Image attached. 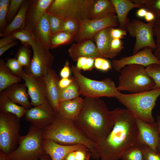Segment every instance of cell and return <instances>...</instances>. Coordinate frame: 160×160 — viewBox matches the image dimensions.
I'll return each instance as SVG.
<instances>
[{
  "label": "cell",
  "instance_id": "6da1fadb",
  "mask_svg": "<svg viewBox=\"0 0 160 160\" xmlns=\"http://www.w3.org/2000/svg\"><path fill=\"white\" fill-rule=\"evenodd\" d=\"M140 145L136 118L127 109L120 108L111 132L97 145V159L118 160L127 150Z\"/></svg>",
  "mask_w": 160,
  "mask_h": 160
},
{
  "label": "cell",
  "instance_id": "7a4b0ae2",
  "mask_svg": "<svg viewBox=\"0 0 160 160\" xmlns=\"http://www.w3.org/2000/svg\"><path fill=\"white\" fill-rule=\"evenodd\" d=\"M84 99L82 109L73 122L89 140L98 145L112 130L120 108L110 111L104 101L99 98L85 97Z\"/></svg>",
  "mask_w": 160,
  "mask_h": 160
},
{
  "label": "cell",
  "instance_id": "3957f363",
  "mask_svg": "<svg viewBox=\"0 0 160 160\" xmlns=\"http://www.w3.org/2000/svg\"><path fill=\"white\" fill-rule=\"evenodd\" d=\"M42 138L51 140L63 145H84L91 151V157L97 159V145L89 140L76 125L73 121L58 115L53 123L43 130Z\"/></svg>",
  "mask_w": 160,
  "mask_h": 160
},
{
  "label": "cell",
  "instance_id": "277c9868",
  "mask_svg": "<svg viewBox=\"0 0 160 160\" xmlns=\"http://www.w3.org/2000/svg\"><path fill=\"white\" fill-rule=\"evenodd\" d=\"M160 96V89H159L136 93H121L116 98L135 118L147 123H153L155 122L152 110Z\"/></svg>",
  "mask_w": 160,
  "mask_h": 160
},
{
  "label": "cell",
  "instance_id": "5b68a950",
  "mask_svg": "<svg viewBox=\"0 0 160 160\" xmlns=\"http://www.w3.org/2000/svg\"><path fill=\"white\" fill-rule=\"evenodd\" d=\"M120 72L117 87L120 91H125L131 94L136 93L152 90L155 86L154 81L143 65H128Z\"/></svg>",
  "mask_w": 160,
  "mask_h": 160
},
{
  "label": "cell",
  "instance_id": "8992f818",
  "mask_svg": "<svg viewBox=\"0 0 160 160\" xmlns=\"http://www.w3.org/2000/svg\"><path fill=\"white\" fill-rule=\"evenodd\" d=\"M43 130L31 125L28 133L20 136L17 148L8 154L9 159H40L45 153L42 146Z\"/></svg>",
  "mask_w": 160,
  "mask_h": 160
},
{
  "label": "cell",
  "instance_id": "52a82bcc",
  "mask_svg": "<svg viewBox=\"0 0 160 160\" xmlns=\"http://www.w3.org/2000/svg\"><path fill=\"white\" fill-rule=\"evenodd\" d=\"M71 70L80 87L81 95L85 97L116 98L121 93L118 89L114 82L110 78L101 81L94 80L84 76L75 66L72 65Z\"/></svg>",
  "mask_w": 160,
  "mask_h": 160
},
{
  "label": "cell",
  "instance_id": "ba28073f",
  "mask_svg": "<svg viewBox=\"0 0 160 160\" xmlns=\"http://www.w3.org/2000/svg\"><path fill=\"white\" fill-rule=\"evenodd\" d=\"M94 0H55L47 10L49 14L63 19L71 18L79 22L89 19Z\"/></svg>",
  "mask_w": 160,
  "mask_h": 160
},
{
  "label": "cell",
  "instance_id": "9c48e42d",
  "mask_svg": "<svg viewBox=\"0 0 160 160\" xmlns=\"http://www.w3.org/2000/svg\"><path fill=\"white\" fill-rule=\"evenodd\" d=\"M20 119L13 114L0 112V150L7 154L14 151L18 144Z\"/></svg>",
  "mask_w": 160,
  "mask_h": 160
},
{
  "label": "cell",
  "instance_id": "30bf717a",
  "mask_svg": "<svg viewBox=\"0 0 160 160\" xmlns=\"http://www.w3.org/2000/svg\"><path fill=\"white\" fill-rule=\"evenodd\" d=\"M155 21V20L145 23L135 19L130 21L127 31L130 36L136 38L133 55L138 52L141 49L146 47H149L152 49H156V45L153 34Z\"/></svg>",
  "mask_w": 160,
  "mask_h": 160
},
{
  "label": "cell",
  "instance_id": "8fae6325",
  "mask_svg": "<svg viewBox=\"0 0 160 160\" xmlns=\"http://www.w3.org/2000/svg\"><path fill=\"white\" fill-rule=\"evenodd\" d=\"M31 46L33 55L26 73H31L36 78L43 80L51 69L54 60L53 55L34 39Z\"/></svg>",
  "mask_w": 160,
  "mask_h": 160
},
{
  "label": "cell",
  "instance_id": "7c38bea8",
  "mask_svg": "<svg viewBox=\"0 0 160 160\" xmlns=\"http://www.w3.org/2000/svg\"><path fill=\"white\" fill-rule=\"evenodd\" d=\"M116 13H112L102 19L84 20L79 22L80 29L74 40L78 42L84 40H93L95 35L105 28H116L119 23Z\"/></svg>",
  "mask_w": 160,
  "mask_h": 160
},
{
  "label": "cell",
  "instance_id": "4fadbf2b",
  "mask_svg": "<svg viewBox=\"0 0 160 160\" xmlns=\"http://www.w3.org/2000/svg\"><path fill=\"white\" fill-rule=\"evenodd\" d=\"M57 116L48 100L39 105L26 110L24 115L27 121L43 129L51 125Z\"/></svg>",
  "mask_w": 160,
  "mask_h": 160
},
{
  "label": "cell",
  "instance_id": "5bb4252c",
  "mask_svg": "<svg viewBox=\"0 0 160 160\" xmlns=\"http://www.w3.org/2000/svg\"><path fill=\"white\" fill-rule=\"evenodd\" d=\"M152 49L146 47L132 55L123 57L119 60H113L112 61V66L115 71L120 72L123 68L128 65H139L146 67L152 64H160Z\"/></svg>",
  "mask_w": 160,
  "mask_h": 160
},
{
  "label": "cell",
  "instance_id": "9a60e30c",
  "mask_svg": "<svg viewBox=\"0 0 160 160\" xmlns=\"http://www.w3.org/2000/svg\"><path fill=\"white\" fill-rule=\"evenodd\" d=\"M139 138L141 145L145 144L158 152L160 144V133L157 122H146L136 118Z\"/></svg>",
  "mask_w": 160,
  "mask_h": 160
},
{
  "label": "cell",
  "instance_id": "2e32d148",
  "mask_svg": "<svg viewBox=\"0 0 160 160\" xmlns=\"http://www.w3.org/2000/svg\"><path fill=\"white\" fill-rule=\"evenodd\" d=\"M54 0H29L24 29L31 33L34 31L44 14Z\"/></svg>",
  "mask_w": 160,
  "mask_h": 160
},
{
  "label": "cell",
  "instance_id": "e0dca14e",
  "mask_svg": "<svg viewBox=\"0 0 160 160\" xmlns=\"http://www.w3.org/2000/svg\"><path fill=\"white\" fill-rule=\"evenodd\" d=\"M27 87L32 105H39L48 100L43 80L36 78L29 72L25 73L21 77Z\"/></svg>",
  "mask_w": 160,
  "mask_h": 160
},
{
  "label": "cell",
  "instance_id": "ac0fdd59",
  "mask_svg": "<svg viewBox=\"0 0 160 160\" xmlns=\"http://www.w3.org/2000/svg\"><path fill=\"white\" fill-rule=\"evenodd\" d=\"M42 146L45 153L49 156L51 160H63L66 156L72 151L81 149L89 150L83 145H64L48 139H43Z\"/></svg>",
  "mask_w": 160,
  "mask_h": 160
},
{
  "label": "cell",
  "instance_id": "d6986e66",
  "mask_svg": "<svg viewBox=\"0 0 160 160\" xmlns=\"http://www.w3.org/2000/svg\"><path fill=\"white\" fill-rule=\"evenodd\" d=\"M70 57L74 61L81 57H101L93 40H86L72 44L68 50Z\"/></svg>",
  "mask_w": 160,
  "mask_h": 160
},
{
  "label": "cell",
  "instance_id": "ffe728a7",
  "mask_svg": "<svg viewBox=\"0 0 160 160\" xmlns=\"http://www.w3.org/2000/svg\"><path fill=\"white\" fill-rule=\"evenodd\" d=\"M60 79L56 72L52 69L43 79L47 100L57 114L59 104L58 82Z\"/></svg>",
  "mask_w": 160,
  "mask_h": 160
},
{
  "label": "cell",
  "instance_id": "44dd1931",
  "mask_svg": "<svg viewBox=\"0 0 160 160\" xmlns=\"http://www.w3.org/2000/svg\"><path fill=\"white\" fill-rule=\"evenodd\" d=\"M84 104V99L79 97L60 102L57 114L61 117L74 121L79 116Z\"/></svg>",
  "mask_w": 160,
  "mask_h": 160
},
{
  "label": "cell",
  "instance_id": "7402d4cb",
  "mask_svg": "<svg viewBox=\"0 0 160 160\" xmlns=\"http://www.w3.org/2000/svg\"><path fill=\"white\" fill-rule=\"evenodd\" d=\"M115 8L119 23V28L127 31L130 22L127 17L129 12L134 8H143L142 5L132 2L129 0H111Z\"/></svg>",
  "mask_w": 160,
  "mask_h": 160
},
{
  "label": "cell",
  "instance_id": "603a6c76",
  "mask_svg": "<svg viewBox=\"0 0 160 160\" xmlns=\"http://www.w3.org/2000/svg\"><path fill=\"white\" fill-rule=\"evenodd\" d=\"M27 88L25 84L18 83L11 85L4 91L11 100L20 104L27 110L31 108L32 105L28 100L29 95Z\"/></svg>",
  "mask_w": 160,
  "mask_h": 160
},
{
  "label": "cell",
  "instance_id": "cb8c5ba5",
  "mask_svg": "<svg viewBox=\"0 0 160 160\" xmlns=\"http://www.w3.org/2000/svg\"><path fill=\"white\" fill-rule=\"evenodd\" d=\"M31 34L35 40L44 48L49 50L51 34L46 12L41 17L36 28Z\"/></svg>",
  "mask_w": 160,
  "mask_h": 160
},
{
  "label": "cell",
  "instance_id": "d4e9b609",
  "mask_svg": "<svg viewBox=\"0 0 160 160\" xmlns=\"http://www.w3.org/2000/svg\"><path fill=\"white\" fill-rule=\"evenodd\" d=\"M111 27L103 29L96 33L93 37L97 48L101 57L113 58L116 55L111 51V44L112 39L110 35Z\"/></svg>",
  "mask_w": 160,
  "mask_h": 160
},
{
  "label": "cell",
  "instance_id": "484cf974",
  "mask_svg": "<svg viewBox=\"0 0 160 160\" xmlns=\"http://www.w3.org/2000/svg\"><path fill=\"white\" fill-rule=\"evenodd\" d=\"M112 13H116L111 0H94L91 8L89 19L103 18Z\"/></svg>",
  "mask_w": 160,
  "mask_h": 160
},
{
  "label": "cell",
  "instance_id": "4316f807",
  "mask_svg": "<svg viewBox=\"0 0 160 160\" xmlns=\"http://www.w3.org/2000/svg\"><path fill=\"white\" fill-rule=\"evenodd\" d=\"M29 0H24L17 15L12 20L3 31L0 36L4 37L12 32L20 29H24L27 11L28 7Z\"/></svg>",
  "mask_w": 160,
  "mask_h": 160
},
{
  "label": "cell",
  "instance_id": "83f0119b",
  "mask_svg": "<svg viewBox=\"0 0 160 160\" xmlns=\"http://www.w3.org/2000/svg\"><path fill=\"white\" fill-rule=\"evenodd\" d=\"M26 109L11 100L4 91L0 92V112L13 114L19 118L25 115Z\"/></svg>",
  "mask_w": 160,
  "mask_h": 160
},
{
  "label": "cell",
  "instance_id": "f1b7e54d",
  "mask_svg": "<svg viewBox=\"0 0 160 160\" xmlns=\"http://www.w3.org/2000/svg\"><path fill=\"white\" fill-rule=\"evenodd\" d=\"M22 78L14 75L1 59L0 60V92L11 85L21 81Z\"/></svg>",
  "mask_w": 160,
  "mask_h": 160
},
{
  "label": "cell",
  "instance_id": "f546056e",
  "mask_svg": "<svg viewBox=\"0 0 160 160\" xmlns=\"http://www.w3.org/2000/svg\"><path fill=\"white\" fill-rule=\"evenodd\" d=\"M73 77V81L68 87L63 89L59 88L58 100L60 102L71 100L79 97L81 95L79 86Z\"/></svg>",
  "mask_w": 160,
  "mask_h": 160
},
{
  "label": "cell",
  "instance_id": "4dcf8cb0",
  "mask_svg": "<svg viewBox=\"0 0 160 160\" xmlns=\"http://www.w3.org/2000/svg\"><path fill=\"white\" fill-rule=\"evenodd\" d=\"M75 36L69 33L61 31L52 36L50 49H53L60 46L68 44L74 40Z\"/></svg>",
  "mask_w": 160,
  "mask_h": 160
},
{
  "label": "cell",
  "instance_id": "1f68e13d",
  "mask_svg": "<svg viewBox=\"0 0 160 160\" xmlns=\"http://www.w3.org/2000/svg\"><path fill=\"white\" fill-rule=\"evenodd\" d=\"M132 2L143 5L147 11L153 13L156 18L160 17V0H132Z\"/></svg>",
  "mask_w": 160,
  "mask_h": 160
},
{
  "label": "cell",
  "instance_id": "d6a6232c",
  "mask_svg": "<svg viewBox=\"0 0 160 160\" xmlns=\"http://www.w3.org/2000/svg\"><path fill=\"white\" fill-rule=\"evenodd\" d=\"M31 51L28 47L23 45L18 48L16 58L25 69L28 68L30 65L31 60Z\"/></svg>",
  "mask_w": 160,
  "mask_h": 160
},
{
  "label": "cell",
  "instance_id": "836d02e7",
  "mask_svg": "<svg viewBox=\"0 0 160 160\" xmlns=\"http://www.w3.org/2000/svg\"><path fill=\"white\" fill-rule=\"evenodd\" d=\"M9 35L14 39L19 40L24 45L27 47L31 46L34 38L30 32L24 29H20L15 31Z\"/></svg>",
  "mask_w": 160,
  "mask_h": 160
},
{
  "label": "cell",
  "instance_id": "e575fe53",
  "mask_svg": "<svg viewBox=\"0 0 160 160\" xmlns=\"http://www.w3.org/2000/svg\"><path fill=\"white\" fill-rule=\"evenodd\" d=\"M141 145L132 147L125 151L120 159L122 160H144Z\"/></svg>",
  "mask_w": 160,
  "mask_h": 160
},
{
  "label": "cell",
  "instance_id": "d590c367",
  "mask_svg": "<svg viewBox=\"0 0 160 160\" xmlns=\"http://www.w3.org/2000/svg\"><path fill=\"white\" fill-rule=\"evenodd\" d=\"M145 68L148 74L154 81L155 85L153 89H160V64H152Z\"/></svg>",
  "mask_w": 160,
  "mask_h": 160
},
{
  "label": "cell",
  "instance_id": "8d00e7d4",
  "mask_svg": "<svg viewBox=\"0 0 160 160\" xmlns=\"http://www.w3.org/2000/svg\"><path fill=\"white\" fill-rule=\"evenodd\" d=\"M79 29L78 22L73 19L68 18L64 20L61 31L69 33L75 37L78 34Z\"/></svg>",
  "mask_w": 160,
  "mask_h": 160
},
{
  "label": "cell",
  "instance_id": "74e56055",
  "mask_svg": "<svg viewBox=\"0 0 160 160\" xmlns=\"http://www.w3.org/2000/svg\"><path fill=\"white\" fill-rule=\"evenodd\" d=\"M47 15L52 36L61 31L64 19L54 15Z\"/></svg>",
  "mask_w": 160,
  "mask_h": 160
},
{
  "label": "cell",
  "instance_id": "f35d334b",
  "mask_svg": "<svg viewBox=\"0 0 160 160\" xmlns=\"http://www.w3.org/2000/svg\"><path fill=\"white\" fill-rule=\"evenodd\" d=\"M10 1L0 0V33H1L9 24L7 21V16Z\"/></svg>",
  "mask_w": 160,
  "mask_h": 160
},
{
  "label": "cell",
  "instance_id": "ab89813d",
  "mask_svg": "<svg viewBox=\"0 0 160 160\" xmlns=\"http://www.w3.org/2000/svg\"><path fill=\"white\" fill-rule=\"evenodd\" d=\"M6 65L15 75L21 78L25 71L16 58H7Z\"/></svg>",
  "mask_w": 160,
  "mask_h": 160
},
{
  "label": "cell",
  "instance_id": "60d3db41",
  "mask_svg": "<svg viewBox=\"0 0 160 160\" xmlns=\"http://www.w3.org/2000/svg\"><path fill=\"white\" fill-rule=\"evenodd\" d=\"M24 0H11L7 16V21L9 24L18 13Z\"/></svg>",
  "mask_w": 160,
  "mask_h": 160
},
{
  "label": "cell",
  "instance_id": "b9f144b4",
  "mask_svg": "<svg viewBox=\"0 0 160 160\" xmlns=\"http://www.w3.org/2000/svg\"><path fill=\"white\" fill-rule=\"evenodd\" d=\"M153 34L156 41V47L153 53L160 62V17L156 19L153 28Z\"/></svg>",
  "mask_w": 160,
  "mask_h": 160
},
{
  "label": "cell",
  "instance_id": "7bdbcfd3",
  "mask_svg": "<svg viewBox=\"0 0 160 160\" xmlns=\"http://www.w3.org/2000/svg\"><path fill=\"white\" fill-rule=\"evenodd\" d=\"M141 149L144 160H160V153L155 152L145 144L141 145Z\"/></svg>",
  "mask_w": 160,
  "mask_h": 160
},
{
  "label": "cell",
  "instance_id": "ee69618b",
  "mask_svg": "<svg viewBox=\"0 0 160 160\" xmlns=\"http://www.w3.org/2000/svg\"><path fill=\"white\" fill-rule=\"evenodd\" d=\"M94 67L97 69L103 71H107L111 68V64L107 59L101 57L95 59Z\"/></svg>",
  "mask_w": 160,
  "mask_h": 160
},
{
  "label": "cell",
  "instance_id": "f6af8a7d",
  "mask_svg": "<svg viewBox=\"0 0 160 160\" xmlns=\"http://www.w3.org/2000/svg\"><path fill=\"white\" fill-rule=\"evenodd\" d=\"M123 42L120 39H112L111 44V49L112 52L117 55L123 49Z\"/></svg>",
  "mask_w": 160,
  "mask_h": 160
},
{
  "label": "cell",
  "instance_id": "bcb514c9",
  "mask_svg": "<svg viewBox=\"0 0 160 160\" xmlns=\"http://www.w3.org/2000/svg\"><path fill=\"white\" fill-rule=\"evenodd\" d=\"M76 160H89L92 154L89 150L79 149L74 151Z\"/></svg>",
  "mask_w": 160,
  "mask_h": 160
},
{
  "label": "cell",
  "instance_id": "7dc6e473",
  "mask_svg": "<svg viewBox=\"0 0 160 160\" xmlns=\"http://www.w3.org/2000/svg\"><path fill=\"white\" fill-rule=\"evenodd\" d=\"M127 31L121 29L111 27L110 31V36L112 39H121L127 34Z\"/></svg>",
  "mask_w": 160,
  "mask_h": 160
},
{
  "label": "cell",
  "instance_id": "c3c4849f",
  "mask_svg": "<svg viewBox=\"0 0 160 160\" xmlns=\"http://www.w3.org/2000/svg\"><path fill=\"white\" fill-rule=\"evenodd\" d=\"M71 74L70 68L68 60H66L63 67L60 72V75L62 78H69Z\"/></svg>",
  "mask_w": 160,
  "mask_h": 160
},
{
  "label": "cell",
  "instance_id": "681fc988",
  "mask_svg": "<svg viewBox=\"0 0 160 160\" xmlns=\"http://www.w3.org/2000/svg\"><path fill=\"white\" fill-rule=\"evenodd\" d=\"M73 77L69 78H62L60 79L58 82L59 88L63 89L68 87L73 81Z\"/></svg>",
  "mask_w": 160,
  "mask_h": 160
},
{
  "label": "cell",
  "instance_id": "f907efd6",
  "mask_svg": "<svg viewBox=\"0 0 160 160\" xmlns=\"http://www.w3.org/2000/svg\"><path fill=\"white\" fill-rule=\"evenodd\" d=\"M16 40V39H14L11 35L5 36L0 40V48L12 43Z\"/></svg>",
  "mask_w": 160,
  "mask_h": 160
},
{
  "label": "cell",
  "instance_id": "816d5d0a",
  "mask_svg": "<svg viewBox=\"0 0 160 160\" xmlns=\"http://www.w3.org/2000/svg\"><path fill=\"white\" fill-rule=\"evenodd\" d=\"M95 59L91 57H87L85 65L82 68L84 71L91 70L93 68L95 62Z\"/></svg>",
  "mask_w": 160,
  "mask_h": 160
},
{
  "label": "cell",
  "instance_id": "f5cc1de1",
  "mask_svg": "<svg viewBox=\"0 0 160 160\" xmlns=\"http://www.w3.org/2000/svg\"><path fill=\"white\" fill-rule=\"evenodd\" d=\"M87 57H81L78 59L76 66L79 70L80 71L82 70L83 68L85 65Z\"/></svg>",
  "mask_w": 160,
  "mask_h": 160
},
{
  "label": "cell",
  "instance_id": "db71d44e",
  "mask_svg": "<svg viewBox=\"0 0 160 160\" xmlns=\"http://www.w3.org/2000/svg\"><path fill=\"white\" fill-rule=\"evenodd\" d=\"M17 42L15 41L12 43L6 45L0 48V56H1L6 51L10 48L17 45Z\"/></svg>",
  "mask_w": 160,
  "mask_h": 160
},
{
  "label": "cell",
  "instance_id": "11a10c76",
  "mask_svg": "<svg viewBox=\"0 0 160 160\" xmlns=\"http://www.w3.org/2000/svg\"><path fill=\"white\" fill-rule=\"evenodd\" d=\"M145 17L146 21L148 22L155 20L156 19L154 14L148 11H147Z\"/></svg>",
  "mask_w": 160,
  "mask_h": 160
},
{
  "label": "cell",
  "instance_id": "9f6ffc18",
  "mask_svg": "<svg viewBox=\"0 0 160 160\" xmlns=\"http://www.w3.org/2000/svg\"><path fill=\"white\" fill-rule=\"evenodd\" d=\"M147 11L144 8L139 9L137 11L136 14L139 17H145Z\"/></svg>",
  "mask_w": 160,
  "mask_h": 160
},
{
  "label": "cell",
  "instance_id": "6f0895ef",
  "mask_svg": "<svg viewBox=\"0 0 160 160\" xmlns=\"http://www.w3.org/2000/svg\"><path fill=\"white\" fill-rule=\"evenodd\" d=\"M75 151L68 153L66 156L63 160H76L74 152Z\"/></svg>",
  "mask_w": 160,
  "mask_h": 160
},
{
  "label": "cell",
  "instance_id": "680465c9",
  "mask_svg": "<svg viewBox=\"0 0 160 160\" xmlns=\"http://www.w3.org/2000/svg\"><path fill=\"white\" fill-rule=\"evenodd\" d=\"M0 160H10L8 154L0 150Z\"/></svg>",
  "mask_w": 160,
  "mask_h": 160
},
{
  "label": "cell",
  "instance_id": "91938a15",
  "mask_svg": "<svg viewBox=\"0 0 160 160\" xmlns=\"http://www.w3.org/2000/svg\"><path fill=\"white\" fill-rule=\"evenodd\" d=\"M157 122L158 124L160 133V144L158 148V152L160 153V116L159 115H158L157 116Z\"/></svg>",
  "mask_w": 160,
  "mask_h": 160
},
{
  "label": "cell",
  "instance_id": "94428289",
  "mask_svg": "<svg viewBox=\"0 0 160 160\" xmlns=\"http://www.w3.org/2000/svg\"><path fill=\"white\" fill-rule=\"evenodd\" d=\"M39 160H51L49 156L46 153Z\"/></svg>",
  "mask_w": 160,
  "mask_h": 160
}]
</instances>
